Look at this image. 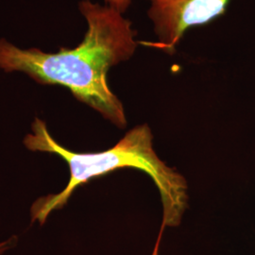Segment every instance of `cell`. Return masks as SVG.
Wrapping results in <instances>:
<instances>
[{
	"mask_svg": "<svg viewBox=\"0 0 255 255\" xmlns=\"http://www.w3.org/2000/svg\"><path fill=\"white\" fill-rule=\"evenodd\" d=\"M79 9L88 24L79 46L47 53L35 47L22 49L0 39V68L27 74L41 84L64 86L77 100L118 127H125L123 104L110 89L107 76L111 67L134 54L137 31L129 20L107 5L82 0Z\"/></svg>",
	"mask_w": 255,
	"mask_h": 255,
	"instance_id": "1",
	"label": "cell"
},
{
	"mask_svg": "<svg viewBox=\"0 0 255 255\" xmlns=\"http://www.w3.org/2000/svg\"><path fill=\"white\" fill-rule=\"evenodd\" d=\"M31 151L58 155L70 171V179L63 191L37 200L32 205L31 221L43 225L48 216L67 203L73 192L83 183L119 168H135L149 175L157 185L164 207L163 223L152 255H159V247L165 227H177L187 205V185L184 178L168 167L155 153L152 134L147 125H141L126 133L116 146L107 150L78 153L61 146L48 131L46 122L35 119L31 132L24 138Z\"/></svg>",
	"mask_w": 255,
	"mask_h": 255,
	"instance_id": "2",
	"label": "cell"
},
{
	"mask_svg": "<svg viewBox=\"0 0 255 255\" xmlns=\"http://www.w3.org/2000/svg\"><path fill=\"white\" fill-rule=\"evenodd\" d=\"M147 16L157 41L144 43L173 54L190 27L208 24L226 12L230 0H147Z\"/></svg>",
	"mask_w": 255,
	"mask_h": 255,
	"instance_id": "3",
	"label": "cell"
},
{
	"mask_svg": "<svg viewBox=\"0 0 255 255\" xmlns=\"http://www.w3.org/2000/svg\"><path fill=\"white\" fill-rule=\"evenodd\" d=\"M107 6L123 14L130 6L131 0H104Z\"/></svg>",
	"mask_w": 255,
	"mask_h": 255,
	"instance_id": "4",
	"label": "cell"
},
{
	"mask_svg": "<svg viewBox=\"0 0 255 255\" xmlns=\"http://www.w3.org/2000/svg\"><path fill=\"white\" fill-rule=\"evenodd\" d=\"M13 245H14L13 238H9V239H7L5 241L0 242V255H4Z\"/></svg>",
	"mask_w": 255,
	"mask_h": 255,
	"instance_id": "5",
	"label": "cell"
}]
</instances>
